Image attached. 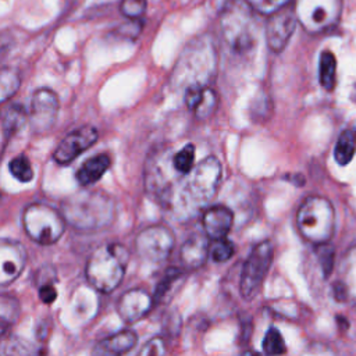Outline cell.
<instances>
[{
    "instance_id": "1",
    "label": "cell",
    "mask_w": 356,
    "mask_h": 356,
    "mask_svg": "<svg viewBox=\"0 0 356 356\" xmlns=\"http://www.w3.org/2000/svg\"><path fill=\"white\" fill-rule=\"evenodd\" d=\"M221 174L222 170L217 157L203 159L189 174L179 179L164 209L179 221L195 217L216 196Z\"/></svg>"
},
{
    "instance_id": "2",
    "label": "cell",
    "mask_w": 356,
    "mask_h": 356,
    "mask_svg": "<svg viewBox=\"0 0 356 356\" xmlns=\"http://www.w3.org/2000/svg\"><path fill=\"white\" fill-rule=\"evenodd\" d=\"M67 224L82 231H95L111 224L115 214L114 200L100 191H79L61 202Z\"/></svg>"
},
{
    "instance_id": "3",
    "label": "cell",
    "mask_w": 356,
    "mask_h": 356,
    "mask_svg": "<svg viewBox=\"0 0 356 356\" xmlns=\"http://www.w3.org/2000/svg\"><path fill=\"white\" fill-rule=\"evenodd\" d=\"M129 250L121 243H106L89 256L85 274L88 282L99 292L114 291L125 275Z\"/></svg>"
},
{
    "instance_id": "4",
    "label": "cell",
    "mask_w": 356,
    "mask_h": 356,
    "mask_svg": "<svg viewBox=\"0 0 356 356\" xmlns=\"http://www.w3.org/2000/svg\"><path fill=\"white\" fill-rule=\"evenodd\" d=\"M296 225L306 241L318 246L325 245L335 227V211L331 202L318 195L306 197L298 209Z\"/></svg>"
},
{
    "instance_id": "5",
    "label": "cell",
    "mask_w": 356,
    "mask_h": 356,
    "mask_svg": "<svg viewBox=\"0 0 356 356\" xmlns=\"http://www.w3.org/2000/svg\"><path fill=\"white\" fill-rule=\"evenodd\" d=\"M67 221L60 210L44 204L31 203L22 211V227L26 235L39 245L56 243L65 231Z\"/></svg>"
},
{
    "instance_id": "6",
    "label": "cell",
    "mask_w": 356,
    "mask_h": 356,
    "mask_svg": "<svg viewBox=\"0 0 356 356\" xmlns=\"http://www.w3.org/2000/svg\"><path fill=\"white\" fill-rule=\"evenodd\" d=\"M221 26L222 36L232 50L243 53L254 43V19L246 1L235 0L228 4L221 17Z\"/></svg>"
},
{
    "instance_id": "7",
    "label": "cell",
    "mask_w": 356,
    "mask_h": 356,
    "mask_svg": "<svg viewBox=\"0 0 356 356\" xmlns=\"http://www.w3.org/2000/svg\"><path fill=\"white\" fill-rule=\"evenodd\" d=\"M295 15L307 32H323L332 28L342 11V0H296Z\"/></svg>"
},
{
    "instance_id": "8",
    "label": "cell",
    "mask_w": 356,
    "mask_h": 356,
    "mask_svg": "<svg viewBox=\"0 0 356 356\" xmlns=\"http://www.w3.org/2000/svg\"><path fill=\"white\" fill-rule=\"evenodd\" d=\"M273 256L274 249L270 241H263L252 249L241 271L239 291L243 299L250 300L257 295L271 266Z\"/></svg>"
},
{
    "instance_id": "9",
    "label": "cell",
    "mask_w": 356,
    "mask_h": 356,
    "mask_svg": "<svg viewBox=\"0 0 356 356\" xmlns=\"http://www.w3.org/2000/svg\"><path fill=\"white\" fill-rule=\"evenodd\" d=\"M174 243L175 239L170 228L165 225H150L136 235L135 250L142 259L159 263L170 256Z\"/></svg>"
},
{
    "instance_id": "10",
    "label": "cell",
    "mask_w": 356,
    "mask_h": 356,
    "mask_svg": "<svg viewBox=\"0 0 356 356\" xmlns=\"http://www.w3.org/2000/svg\"><path fill=\"white\" fill-rule=\"evenodd\" d=\"M58 114V99L57 95L47 89L40 88L33 92L31 100L29 122L35 132H43L50 129Z\"/></svg>"
},
{
    "instance_id": "11",
    "label": "cell",
    "mask_w": 356,
    "mask_h": 356,
    "mask_svg": "<svg viewBox=\"0 0 356 356\" xmlns=\"http://www.w3.org/2000/svg\"><path fill=\"white\" fill-rule=\"evenodd\" d=\"M99 134L95 127L85 125L78 129H74L68 135H65L63 140L58 143L53 153V159L61 165L70 164L86 149L93 146Z\"/></svg>"
},
{
    "instance_id": "12",
    "label": "cell",
    "mask_w": 356,
    "mask_h": 356,
    "mask_svg": "<svg viewBox=\"0 0 356 356\" xmlns=\"http://www.w3.org/2000/svg\"><path fill=\"white\" fill-rule=\"evenodd\" d=\"M26 263L25 248L11 239H3L0 243V284L7 286L22 273Z\"/></svg>"
},
{
    "instance_id": "13",
    "label": "cell",
    "mask_w": 356,
    "mask_h": 356,
    "mask_svg": "<svg viewBox=\"0 0 356 356\" xmlns=\"http://www.w3.org/2000/svg\"><path fill=\"white\" fill-rule=\"evenodd\" d=\"M296 22L298 19L295 15V10L288 8H282L268 18L266 38L267 44L273 51L278 53L284 50L295 31Z\"/></svg>"
},
{
    "instance_id": "14",
    "label": "cell",
    "mask_w": 356,
    "mask_h": 356,
    "mask_svg": "<svg viewBox=\"0 0 356 356\" xmlns=\"http://www.w3.org/2000/svg\"><path fill=\"white\" fill-rule=\"evenodd\" d=\"M154 305L153 296L142 288L125 291L118 300V314L125 323H136L143 318Z\"/></svg>"
},
{
    "instance_id": "15",
    "label": "cell",
    "mask_w": 356,
    "mask_h": 356,
    "mask_svg": "<svg viewBox=\"0 0 356 356\" xmlns=\"http://www.w3.org/2000/svg\"><path fill=\"white\" fill-rule=\"evenodd\" d=\"M332 292L338 302H349L356 306V245L342 259L339 278L335 281Z\"/></svg>"
},
{
    "instance_id": "16",
    "label": "cell",
    "mask_w": 356,
    "mask_h": 356,
    "mask_svg": "<svg viewBox=\"0 0 356 356\" xmlns=\"http://www.w3.org/2000/svg\"><path fill=\"white\" fill-rule=\"evenodd\" d=\"M234 224V214L227 206H211L203 211L202 225L207 238L217 241L227 236Z\"/></svg>"
},
{
    "instance_id": "17",
    "label": "cell",
    "mask_w": 356,
    "mask_h": 356,
    "mask_svg": "<svg viewBox=\"0 0 356 356\" xmlns=\"http://www.w3.org/2000/svg\"><path fill=\"white\" fill-rule=\"evenodd\" d=\"M138 342V335L132 330H121L100 339L92 349V356H122Z\"/></svg>"
},
{
    "instance_id": "18",
    "label": "cell",
    "mask_w": 356,
    "mask_h": 356,
    "mask_svg": "<svg viewBox=\"0 0 356 356\" xmlns=\"http://www.w3.org/2000/svg\"><path fill=\"white\" fill-rule=\"evenodd\" d=\"M209 253L210 245L207 235L193 234L182 243L179 249V259L184 267L199 268L206 263Z\"/></svg>"
},
{
    "instance_id": "19",
    "label": "cell",
    "mask_w": 356,
    "mask_h": 356,
    "mask_svg": "<svg viewBox=\"0 0 356 356\" xmlns=\"http://www.w3.org/2000/svg\"><path fill=\"white\" fill-rule=\"evenodd\" d=\"M110 164H111V160H110L108 154H106V153L96 154V156L90 157L89 160H86L76 170L75 178L83 186L92 185L103 177V174L108 170Z\"/></svg>"
},
{
    "instance_id": "20",
    "label": "cell",
    "mask_w": 356,
    "mask_h": 356,
    "mask_svg": "<svg viewBox=\"0 0 356 356\" xmlns=\"http://www.w3.org/2000/svg\"><path fill=\"white\" fill-rule=\"evenodd\" d=\"M29 118V114L21 104H11L8 106L1 118V128H3V140L7 142Z\"/></svg>"
},
{
    "instance_id": "21",
    "label": "cell",
    "mask_w": 356,
    "mask_h": 356,
    "mask_svg": "<svg viewBox=\"0 0 356 356\" xmlns=\"http://www.w3.org/2000/svg\"><path fill=\"white\" fill-rule=\"evenodd\" d=\"M356 152V132L345 129L337 139L334 147V157L339 165H346L352 161Z\"/></svg>"
},
{
    "instance_id": "22",
    "label": "cell",
    "mask_w": 356,
    "mask_h": 356,
    "mask_svg": "<svg viewBox=\"0 0 356 356\" xmlns=\"http://www.w3.org/2000/svg\"><path fill=\"white\" fill-rule=\"evenodd\" d=\"M318 79L325 90H332L337 81V60L335 56L325 50L320 54L318 61Z\"/></svg>"
},
{
    "instance_id": "23",
    "label": "cell",
    "mask_w": 356,
    "mask_h": 356,
    "mask_svg": "<svg viewBox=\"0 0 356 356\" xmlns=\"http://www.w3.org/2000/svg\"><path fill=\"white\" fill-rule=\"evenodd\" d=\"M19 316V303L18 300L11 296L3 293L0 298V324H1V334L6 335L7 330L14 325Z\"/></svg>"
},
{
    "instance_id": "24",
    "label": "cell",
    "mask_w": 356,
    "mask_h": 356,
    "mask_svg": "<svg viewBox=\"0 0 356 356\" xmlns=\"http://www.w3.org/2000/svg\"><path fill=\"white\" fill-rule=\"evenodd\" d=\"M171 159L172 165L178 172L184 175L189 174L195 167V146L192 143H186L185 146L172 150Z\"/></svg>"
},
{
    "instance_id": "25",
    "label": "cell",
    "mask_w": 356,
    "mask_h": 356,
    "mask_svg": "<svg viewBox=\"0 0 356 356\" xmlns=\"http://www.w3.org/2000/svg\"><path fill=\"white\" fill-rule=\"evenodd\" d=\"M21 83V78L18 71L10 68V67H4L1 70V75H0V99L1 102H6L7 99H10L19 88Z\"/></svg>"
},
{
    "instance_id": "26",
    "label": "cell",
    "mask_w": 356,
    "mask_h": 356,
    "mask_svg": "<svg viewBox=\"0 0 356 356\" xmlns=\"http://www.w3.org/2000/svg\"><path fill=\"white\" fill-rule=\"evenodd\" d=\"M261 346H263L264 353L268 356H280V355H284L286 350L285 341H284L280 330L275 327H270L266 331Z\"/></svg>"
},
{
    "instance_id": "27",
    "label": "cell",
    "mask_w": 356,
    "mask_h": 356,
    "mask_svg": "<svg viewBox=\"0 0 356 356\" xmlns=\"http://www.w3.org/2000/svg\"><path fill=\"white\" fill-rule=\"evenodd\" d=\"M3 356H35V349L25 339L10 335L3 342Z\"/></svg>"
},
{
    "instance_id": "28",
    "label": "cell",
    "mask_w": 356,
    "mask_h": 356,
    "mask_svg": "<svg viewBox=\"0 0 356 356\" xmlns=\"http://www.w3.org/2000/svg\"><path fill=\"white\" fill-rule=\"evenodd\" d=\"M181 278V271L178 268H170L167 270V273L164 274V277L161 278V281L157 284L156 292H154V303H160L164 302V299L170 295V292L172 291L175 282Z\"/></svg>"
},
{
    "instance_id": "29",
    "label": "cell",
    "mask_w": 356,
    "mask_h": 356,
    "mask_svg": "<svg viewBox=\"0 0 356 356\" xmlns=\"http://www.w3.org/2000/svg\"><path fill=\"white\" fill-rule=\"evenodd\" d=\"M8 168L13 177L19 182H29L33 178V170H32L31 161L24 154L14 157L8 164Z\"/></svg>"
},
{
    "instance_id": "30",
    "label": "cell",
    "mask_w": 356,
    "mask_h": 356,
    "mask_svg": "<svg viewBox=\"0 0 356 356\" xmlns=\"http://www.w3.org/2000/svg\"><path fill=\"white\" fill-rule=\"evenodd\" d=\"M234 253H235V246L227 238L213 241V245H210V256L217 263L229 260Z\"/></svg>"
},
{
    "instance_id": "31",
    "label": "cell",
    "mask_w": 356,
    "mask_h": 356,
    "mask_svg": "<svg viewBox=\"0 0 356 356\" xmlns=\"http://www.w3.org/2000/svg\"><path fill=\"white\" fill-rule=\"evenodd\" d=\"M252 10H256L260 14L264 15H273L277 11L285 8V6L289 3V0H245Z\"/></svg>"
},
{
    "instance_id": "32",
    "label": "cell",
    "mask_w": 356,
    "mask_h": 356,
    "mask_svg": "<svg viewBox=\"0 0 356 356\" xmlns=\"http://www.w3.org/2000/svg\"><path fill=\"white\" fill-rule=\"evenodd\" d=\"M216 106H217V95L211 88L206 86L203 99H202L200 104L197 106V108L195 110V114L199 118H207L214 111Z\"/></svg>"
},
{
    "instance_id": "33",
    "label": "cell",
    "mask_w": 356,
    "mask_h": 356,
    "mask_svg": "<svg viewBox=\"0 0 356 356\" xmlns=\"http://www.w3.org/2000/svg\"><path fill=\"white\" fill-rule=\"evenodd\" d=\"M120 10L128 18H139L146 10V0H122Z\"/></svg>"
},
{
    "instance_id": "34",
    "label": "cell",
    "mask_w": 356,
    "mask_h": 356,
    "mask_svg": "<svg viewBox=\"0 0 356 356\" xmlns=\"http://www.w3.org/2000/svg\"><path fill=\"white\" fill-rule=\"evenodd\" d=\"M164 355H165V342L161 337L150 338L138 353V356H164Z\"/></svg>"
},
{
    "instance_id": "35",
    "label": "cell",
    "mask_w": 356,
    "mask_h": 356,
    "mask_svg": "<svg viewBox=\"0 0 356 356\" xmlns=\"http://www.w3.org/2000/svg\"><path fill=\"white\" fill-rule=\"evenodd\" d=\"M206 86L207 85H191L186 88V92H185V104L188 108L191 110H196L197 106L200 104L202 99H203V95H204V90H206Z\"/></svg>"
},
{
    "instance_id": "36",
    "label": "cell",
    "mask_w": 356,
    "mask_h": 356,
    "mask_svg": "<svg viewBox=\"0 0 356 356\" xmlns=\"http://www.w3.org/2000/svg\"><path fill=\"white\" fill-rule=\"evenodd\" d=\"M320 261H321V266H323V271H324V275H330L331 270H332V264H334V250L332 248L327 246L325 245H320Z\"/></svg>"
},
{
    "instance_id": "37",
    "label": "cell",
    "mask_w": 356,
    "mask_h": 356,
    "mask_svg": "<svg viewBox=\"0 0 356 356\" xmlns=\"http://www.w3.org/2000/svg\"><path fill=\"white\" fill-rule=\"evenodd\" d=\"M57 281V273L51 267H42L38 274H36V284L38 286H44V285H53Z\"/></svg>"
},
{
    "instance_id": "38",
    "label": "cell",
    "mask_w": 356,
    "mask_h": 356,
    "mask_svg": "<svg viewBox=\"0 0 356 356\" xmlns=\"http://www.w3.org/2000/svg\"><path fill=\"white\" fill-rule=\"evenodd\" d=\"M302 356H335L331 348L323 345V343H313L310 345Z\"/></svg>"
},
{
    "instance_id": "39",
    "label": "cell",
    "mask_w": 356,
    "mask_h": 356,
    "mask_svg": "<svg viewBox=\"0 0 356 356\" xmlns=\"http://www.w3.org/2000/svg\"><path fill=\"white\" fill-rule=\"evenodd\" d=\"M39 296L42 302L44 303H51L57 298V291L54 289L53 285H44L39 288Z\"/></svg>"
}]
</instances>
